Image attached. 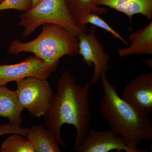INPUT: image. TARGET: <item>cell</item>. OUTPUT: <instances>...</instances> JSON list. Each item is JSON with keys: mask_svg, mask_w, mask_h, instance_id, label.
<instances>
[{"mask_svg": "<svg viewBox=\"0 0 152 152\" xmlns=\"http://www.w3.org/2000/svg\"><path fill=\"white\" fill-rule=\"evenodd\" d=\"M101 79L103 93L99 106L101 116L133 152H143L137 146L144 140H152L151 117L139 113L120 97L116 87L109 82L106 73L102 74Z\"/></svg>", "mask_w": 152, "mask_h": 152, "instance_id": "cell-2", "label": "cell"}, {"mask_svg": "<svg viewBox=\"0 0 152 152\" xmlns=\"http://www.w3.org/2000/svg\"><path fill=\"white\" fill-rule=\"evenodd\" d=\"M24 109L16 91L10 90L6 85L0 86V117L7 118L12 124L21 126L23 121L21 113Z\"/></svg>", "mask_w": 152, "mask_h": 152, "instance_id": "cell-11", "label": "cell"}, {"mask_svg": "<svg viewBox=\"0 0 152 152\" xmlns=\"http://www.w3.org/2000/svg\"><path fill=\"white\" fill-rule=\"evenodd\" d=\"M122 99L141 115L152 111V73L141 74L125 87Z\"/></svg>", "mask_w": 152, "mask_h": 152, "instance_id": "cell-8", "label": "cell"}, {"mask_svg": "<svg viewBox=\"0 0 152 152\" xmlns=\"http://www.w3.org/2000/svg\"><path fill=\"white\" fill-rule=\"evenodd\" d=\"M97 6H104L124 14L131 23L133 16L141 14L152 20V0H96Z\"/></svg>", "mask_w": 152, "mask_h": 152, "instance_id": "cell-10", "label": "cell"}, {"mask_svg": "<svg viewBox=\"0 0 152 152\" xmlns=\"http://www.w3.org/2000/svg\"><path fill=\"white\" fill-rule=\"evenodd\" d=\"M91 84L89 82L83 86L77 84L69 71L63 73L57 86L48 111L44 115L45 125L55 135L58 145L65 148L61 135L63 125H73L77 135L75 147L78 146L90 129L92 113L89 94Z\"/></svg>", "mask_w": 152, "mask_h": 152, "instance_id": "cell-1", "label": "cell"}, {"mask_svg": "<svg viewBox=\"0 0 152 152\" xmlns=\"http://www.w3.org/2000/svg\"><path fill=\"white\" fill-rule=\"evenodd\" d=\"M42 0H31V8L37 5Z\"/></svg>", "mask_w": 152, "mask_h": 152, "instance_id": "cell-20", "label": "cell"}, {"mask_svg": "<svg viewBox=\"0 0 152 152\" xmlns=\"http://www.w3.org/2000/svg\"><path fill=\"white\" fill-rule=\"evenodd\" d=\"M0 152H35V151L27 139L20 135L13 134L4 141Z\"/></svg>", "mask_w": 152, "mask_h": 152, "instance_id": "cell-15", "label": "cell"}, {"mask_svg": "<svg viewBox=\"0 0 152 152\" xmlns=\"http://www.w3.org/2000/svg\"><path fill=\"white\" fill-rule=\"evenodd\" d=\"M27 130V128H22L12 124L10 122L7 124H2L0 125V137L7 134H18L26 138Z\"/></svg>", "mask_w": 152, "mask_h": 152, "instance_id": "cell-18", "label": "cell"}, {"mask_svg": "<svg viewBox=\"0 0 152 152\" xmlns=\"http://www.w3.org/2000/svg\"><path fill=\"white\" fill-rule=\"evenodd\" d=\"M129 39L132 42L129 47L118 49V53L120 57L134 54L151 55L152 20L146 26L130 34Z\"/></svg>", "mask_w": 152, "mask_h": 152, "instance_id": "cell-12", "label": "cell"}, {"mask_svg": "<svg viewBox=\"0 0 152 152\" xmlns=\"http://www.w3.org/2000/svg\"><path fill=\"white\" fill-rule=\"evenodd\" d=\"M31 8V0H3L0 2V12L15 10L27 12Z\"/></svg>", "mask_w": 152, "mask_h": 152, "instance_id": "cell-17", "label": "cell"}, {"mask_svg": "<svg viewBox=\"0 0 152 152\" xmlns=\"http://www.w3.org/2000/svg\"><path fill=\"white\" fill-rule=\"evenodd\" d=\"M7 50L14 56L32 53L47 64L57 68L64 56L78 54L79 40L77 37L58 25L47 23L42 25V32L35 39L26 42L14 39Z\"/></svg>", "mask_w": 152, "mask_h": 152, "instance_id": "cell-3", "label": "cell"}, {"mask_svg": "<svg viewBox=\"0 0 152 152\" xmlns=\"http://www.w3.org/2000/svg\"><path fill=\"white\" fill-rule=\"evenodd\" d=\"M96 27L91 26L90 32L82 31L78 35L79 40L78 54L83 57L87 66H94V75L89 83L96 85L101 79L102 74L109 70L108 64L110 57L95 35Z\"/></svg>", "mask_w": 152, "mask_h": 152, "instance_id": "cell-6", "label": "cell"}, {"mask_svg": "<svg viewBox=\"0 0 152 152\" xmlns=\"http://www.w3.org/2000/svg\"><path fill=\"white\" fill-rule=\"evenodd\" d=\"M18 25L23 28V36L28 37L41 26L58 25L77 37L83 31L76 24L65 0H42L37 5L19 16Z\"/></svg>", "mask_w": 152, "mask_h": 152, "instance_id": "cell-4", "label": "cell"}, {"mask_svg": "<svg viewBox=\"0 0 152 152\" xmlns=\"http://www.w3.org/2000/svg\"><path fill=\"white\" fill-rule=\"evenodd\" d=\"M85 23L86 26L88 24H90L95 27L104 30L111 34L114 38L121 41L126 45H129L127 42L125 40L118 32L113 29L105 21L99 17L98 14L92 12L88 14L85 18Z\"/></svg>", "mask_w": 152, "mask_h": 152, "instance_id": "cell-16", "label": "cell"}, {"mask_svg": "<svg viewBox=\"0 0 152 152\" xmlns=\"http://www.w3.org/2000/svg\"><path fill=\"white\" fill-rule=\"evenodd\" d=\"M78 152H108L116 150L133 152L121 137L113 131L94 130L90 129L81 143L74 148Z\"/></svg>", "mask_w": 152, "mask_h": 152, "instance_id": "cell-9", "label": "cell"}, {"mask_svg": "<svg viewBox=\"0 0 152 152\" xmlns=\"http://www.w3.org/2000/svg\"><path fill=\"white\" fill-rule=\"evenodd\" d=\"M26 138L33 146L35 152H61L55 135L42 125L28 128Z\"/></svg>", "mask_w": 152, "mask_h": 152, "instance_id": "cell-13", "label": "cell"}, {"mask_svg": "<svg viewBox=\"0 0 152 152\" xmlns=\"http://www.w3.org/2000/svg\"><path fill=\"white\" fill-rule=\"evenodd\" d=\"M16 83V92L23 108L34 116L39 118L44 116L54 94L47 79L29 77Z\"/></svg>", "mask_w": 152, "mask_h": 152, "instance_id": "cell-5", "label": "cell"}, {"mask_svg": "<svg viewBox=\"0 0 152 152\" xmlns=\"http://www.w3.org/2000/svg\"><path fill=\"white\" fill-rule=\"evenodd\" d=\"M96 0H65L70 13L76 24L83 32H88L85 19L89 13L98 15L106 13L108 8H102L96 4Z\"/></svg>", "mask_w": 152, "mask_h": 152, "instance_id": "cell-14", "label": "cell"}, {"mask_svg": "<svg viewBox=\"0 0 152 152\" xmlns=\"http://www.w3.org/2000/svg\"><path fill=\"white\" fill-rule=\"evenodd\" d=\"M56 69V68L48 65L35 56L18 64L0 65V86L29 77L47 79Z\"/></svg>", "mask_w": 152, "mask_h": 152, "instance_id": "cell-7", "label": "cell"}, {"mask_svg": "<svg viewBox=\"0 0 152 152\" xmlns=\"http://www.w3.org/2000/svg\"><path fill=\"white\" fill-rule=\"evenodd\" d=\"M143 61L147 64V65L148 66L152 68V59L142 60Z\"/></svg>", "mask_w": 152, "mask_h": 152, "instance_id": "cell-19", "label": "cell"}]
</instances>
